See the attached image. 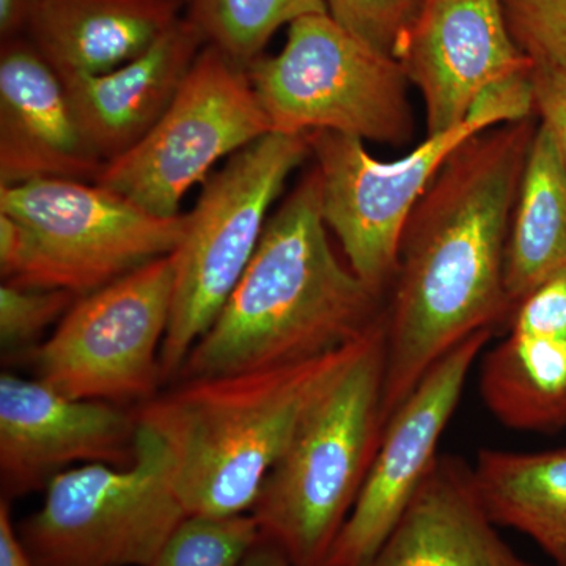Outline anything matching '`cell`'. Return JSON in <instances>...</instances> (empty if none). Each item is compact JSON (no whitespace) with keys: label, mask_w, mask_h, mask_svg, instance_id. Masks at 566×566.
I'll return each instance as SVG.
<instances>
[{"label":"cell","mask_w":566,"mask_h":566,"mask_svg":"<svg viewBox=\"0 0 566 566\" xmlns=\"http://www.w3.org/2000/svg\"><path fill=\"white\" fill-rule=\"evenodd\" d=\"M536 123H504L452 153L406 223L386 308L389 422L442 357L512 316L506 244Z\"/></svg>","instance_id":"cell-1"},{"label":"cell","mask_w":566,"mask_h":566,"mask_svg":"<svg viewBox=\"0 0 566 566\" xmlns=\"http://www.w3.org/2000/svg\"><path fill=\"white\" fill-rule=\"evenodd\" d=\"M381 301L335 255L312 167L268 219L251 263L175 382L337 352L385 318Z\"/></svg>","instance_id":"cell-2"},{"label":"cell","mask_w":566,"mask_h":566,"mask_svg":"<svg viewBox=\"0 0 566 566\" xmlns=\"http://www.w3.org/2000/svg\"><path fill=\"white\" fill-rule=\"evenodd\" d=\"M360 340L283 367L177 381L136 406L174 458L175 486L188 515L251 513L277 464L323 394L370 344Z\"/></svg>","instance_id":"cell-3"},{"label":"cell","mask_w":566,"mask_h":566,"mask_svg":"<svg viewBox=\"0 0 566 566\" xmlns=\"http://www.w3.org/2000/svg\"><path fill=\"white\" fill-rule=\"evenodd\" d=\"M386 319L264 479L251 515L292 566H326L385 434Z\"/></svg>","instance_id":"cell-4"},{"label":"cell","mask_w":566,"mask_h":566,"mask_svg":"<svg viewBox=\"0 0 566 566\" xmlns=\"http://www.w3.org/2000/svg\"><path fill=\"white\" fill-rule=\"evenodd\" d=\"M188 226L189 212L158 218L98 182L0 186V275L85 296L177 251Z\"/></svg>","instance_id":"cell-5"},{"label":"cell","mask_w":566,"mask_h":566,"mask_svg":"<svg viewBox=\"0 0 566 566\" xmlns=\"http://www.w3.org/2000/svg\"><path fill=\"white\" fill-rule=\"evenodd\" d=\"M245 71L274 133L334 132L394 147L415 137L401 63L329 13L292 22L283 50Z\"/></svg>","instance_id":"cell-6"},{"label":"cell","mask_w":566,"mask_h":566,"mask_svg":"<svg viewBox=\"0 0 566 566\" xmlns=\"http://www.w3.org/2000/svg\"><path fill=\"white\" fill-rule=\"evenodd\" d=\"M311 156L307 134L268 133L203 182L174 252L175 290L161 349L163 381L177 379L193 345L240 282L290 175Z\"/></svg>","instance_id":"cell-7"},{"label":"cell","mask_w":566,"mask_h":566,"mask_svg":"<svg viewBox=\"0 0 566 566\" xmlns=\"http://www.w3.org/2000/svg\"><path fill=\"white\" fill-rule=\"evenodd\" d=\"M186 516L172 453L139 423L132 464L61 472L17 531L39 566H145Z\"/></svg>","instance_id":"cell-8"},{"label":"cell","mask_w":566,"mask_h":566,"mask_svg":"<svg viewBox=\"0 0 566 566\" xmlns=\"http://www.w3.org/2000/svg\"><path fill=\"white\" fill-rule=\"evenodd\" d=\"M174 253L81 296L29 357L36 379L77 400L147 403L163 385Z\"/></svg>","instance_id":"cell-9"},{"label":"cell","mask_w":566,"mask_h":566,"mask_svg":"<svg viewBox=\"0 0 566 566\" xmlns=\"http://www.w3.org/2000/svg\"><path fill=\"white\" fill-rule=\"evenodd\" d=\"M271 132L248 71L207 44L169 109L96 182L153 216L175 218L216 163Z\"/></svg>","instance_id":"cell-10"},{"label":"cell","mask_w":566,"mask_h":566,"mask_svg":"<svg viewBox=\"0 0 566 566\" xmlns=\"http://www.w3.org/2000/svg\"><path fill=\"white\" fill-rule=\"evenodd\" d=\"M499 125L504 123L495 115L474 107L455 128L424 137L395 161L375 158L357 137L307 134L324 222L354 274L374 292L382 296L392 286L406 223L447 159L475 134Z\"/></svg>","instance_id":"cell-11"},{"label":"cell","mask_w":566,"mask_h":566,"mask_svg":"<svg viewBox=\"0 0 566 566\" xmlns=\"http://www.w3.org/2000/svg\"><path fill=\"white\" fill-rule=\"evenodd\" d=\"M494 331H482L428 370L386 423L381 444L326 566H367L441 453L442 434Z\"/></svg>","instance_id":"cell-12"},{"label":"cell","mask_w":566,"mask_h":566,"mask_svg":"<svg viewBox=\"0 0 566 566\" xmlns=\"http://www.w3.org/2000/svg\"><path fill=\"white\" fill-rule=\"evenodd\" d=\"M139 420L125 406L66 397L40 379L0 375L2 499L40 491L77 463L129 465Z\"/></svg>","instance_id":"cell-13"},{"label":"cell","mask_w":566,"mask_h":566,"mask_svg":"<svg viewBox=\"0 0 566 566\" xmlns=\"http://www.w3.org/2000/svg\"><path fill=\"white\" fill-rule=\"evenodd\" d=\"M395 59L422 95L427 136L463 123L491 85L534 69L502 0H422Z\"/></svg>","instance_id":"cell-14"},{"label":"cell","mask_w":566,"mask_h":566,"mask_svg":"<svg viewBox=\"0 0 566 566\" xmlns=\"http://www.w3.org/2000/svg\"><path fill=\"white\" fill-rule=\"evenodd\" d=\"M104 164L85 140L62 77L24 35L0 46V186L96 182Z\"/></svg>","instance_id":"cell-15"},{"label":"cell","mask_w":566,"mask_h":566,"mask_svg":"<svg viewBox=\"0 0 566 566\" xmlns=\"http://www.w3.org/2000/svg\"><path fill=\"white\" fill-rule=\"evenodd\" d=\"M480 395L510 430H566V271L515 305L509 335L483 356Z\"/></svg>","instance_id":"cell-16"},{"label":"cell","mask_w":566,"mask_h":566,"mask_svg":"<svg viewBox=\"0 0 566 566\" xmlns=\"http://www.w3.org/2000/svg\"><path fill=\"white\" fill-rule=\"evenodd\" d=\"M205 46L202 33L185 17L134 61L96 76L62 80L77 125L104 164L151 132Z\"/></svg>","instance_id":"cell-17"},{"label":"cell","mask_w":566,"mask_h":566,"mask_svg":"<svg viewBox=\"0 0 566 566\" xmlns=\"http://www.w3.org/2000/svg\"><path fill=\"white\" fill-rule=\"evenodd\" d=\"M474 469L441 453L367 566H535L499 534Z\"/></svg>","instance_id":"cell-18"},{"label":"cell","mask_w":566,"mask_h":566,"mask_svg":"<svg viewBox=\"0 0 566 566\" xmlns=\"http://www.w3.org/2000/svg\"><path fill=\"white\" fill-rule=\"evenodd\" d=\"M186 0H40L24 36L62 80L134 61L181 20Z\"/></svg>","instance_id":"cell-19"},{"label":"cell","mask_w":566,"mask_h":566,"mask_svg":"<svg viewBox=\"0 0 566 566\" xmlns=\"http://www.w3.org/2000/svg\"><path fill=\"white\" fill-rule=\"evenodd\" d=\"M566 271V167L556 139L538 122L506 244L505 286L513 308Z\"/></svg>","instance_id":"cell-20"},{"label":"cell","mask_w":566,"mask_h":566,"mask_svg":"<svg viewBox=\"0 0 566 566\" xmlns=\"http://www.w3.org/2000/svg\"><path fill=\"white\" fill-rule=\"evenodd\" d=\"M472 469L494 523L527 535L554 565L566 566V447L545 452L483 449Z\"/></svg>","instance_id":"cell-21"},{"label":"cell","mask_w":566,"mask_h":566,"mask_svg":"<svg viewBox=\"0 0 566 566\" xmlns=\"http://www.w3.org/2000/svg\"><path fill=\"white\" fill-rule=\"evenodd\" d=\"M186 9L205 43L245 70L282 25L327 13L323 0H186Z\"/></svg>","instance_id":"cell-22"},{"label":"cell","mask_w":566,"mask_h":566,"mask_svg":"<svg viewBox=\"0 0 566 566\" xmlns=\"http://www.w3.org/2000/svg\"><path fill=\"white\" fill-rule=\"evenodd\" d=\"M260 536L251 513L188 515L145 566H240Z\"/></svg>","instance_id":"cell-23"},{"label":"cell","mask_w":566,"mask_h":566,"mask_svg":"<svg viewBox=\"0 0 566 566\" xmlns=\"http://www.w3.org/2000/svg\"><path fill=\"white\" fill-rule=\"evenodd\" d=\"M80 297L66 290L3 282L0 286V349L3 359L31 357L43 344L44 331L61 323Z\"/></svg>","instance_id":"cell-24"},{"label":"cell","mask_w":566,"mask_h":566,"mask_svg":"<svg viewBox=\"0 0 566 566\" xmlns=\"http://www.w3.org/2000/svg\"><path fill=\"white\" fill-rule=\"evenodd\" d=\"M506 24L535 66L566 71V0H502Z\"/></svg>","instance_id":"cell-25"},{"label":"cell","mask_w":566,"mask_h":566,"mask_svg":"<svg viewBox=\"0 0 566 566\" xmlns=\"http://www.w3.org/2000/svg\"><path fill=\"white\" fill-rule=\"evenodd\" d=\"M346 31L386 54L397 55L422 0H323Z\"/></svg>","instance_id":"cell-26"},{"label":"cell","mask_w":566,"mask_h":566,"mask_svg":"<svg viewBox=\"0 0 566 566\" xmlns=\"http://www.w3.org/2000/svg\"><path fill=\"white\" fill-rule=\"evenodd\" d=\"M535 114L556 139L566 167V71L534 66Z\"/></svg>","instance_id":"cell-27"},{"label":"cell","mask_w":566,"mask_h":566,"mask_svg":"<svg viewBox=\"0 0 566 566\" xmlns=\"http://www.w3.org/2000/svg\"><path fill=\"white\" fill-rule=\"evenodd\" d=\"M0 566H39L22 546L7 499L0 501Z\"/></svg>","instance_id":"cell-28"},{"label":"cell","mask_w":566,"mask_h":566,"mask_svg":"<svg viewBox=\"0 0 566 566\" xmlns=\"http://www.w3.org/2000/svg\"><path fill=\"white\" fill-rule=\"evenodd\" d=\"M39 3L40 0H0V40L24 35Z\"/></svg>","instance_id":"cell-29"},{"label":"cell","mask_w":566,"mask_h":566,"mask_svg":"<svg viewBox=\"0 0 566 566\" xmlns=\"http://www.w3.org/2000/svg\"><path fill=\"white\" fill-rule=\"evenodd\" d=\"M240 566H292V564L281 547L262 535Z\"/></svg>","instance_id":"cell-30"}]
</instances>
